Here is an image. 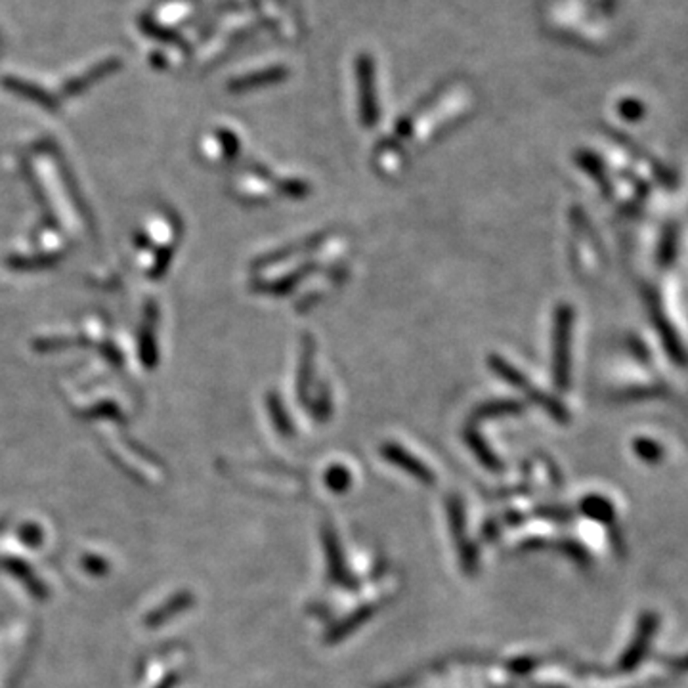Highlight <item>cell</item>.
Wrapping results in <instances>:
<instances>
[{
  "label": "cell",
  "instance_id": "obj_1",
  "mask_svg": "<svg viewBox=\"0 0 688 688\" xmlns=\"http://www.w3.org/2000/svg\"><path fill=\"white\" fill-rule=\"evenodd\" d=\"M572 333V310L562 306L557 314L555 323V377L558 387H568L570 369V335Z\"/></svg>",
  "mask_w": 688,
  "mask_h": 688
}]
</instances>
